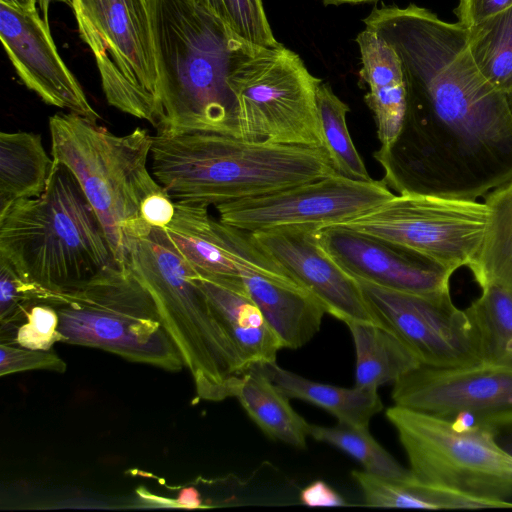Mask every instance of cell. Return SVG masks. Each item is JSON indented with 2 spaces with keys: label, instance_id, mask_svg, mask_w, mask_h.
I'll return each instance as SVG.
<instances>
[{
  "label": "cell",
  "instance_id": "36",
  "mask_svg": "<svg viewBox=\"0 0 512 512\" xmlns=\"http://www.w3.org/2000/svg\"><path fill=\"white\" fill-rule=\"evenodd\" d=\"M175 215V202L164 190L148 195L141 203L140 216L152 228L165 229Z\"/></svg>",
  "mask_w": 512,
  "mask_h": 512
},
{
  "label": "cell",
  "instance_id": "1",
  "mask_svg": "<svg viewBox=\"0 0 512 512\" xmlns=\"http://www.w3.org/2000/svg\"><path fill=\"white\" fill-rule=\"evenodd\" d=\"M384 182L413 192L477 200L512 181V110L483 78L445 74L407 88L401 132Z\"/></svg>",
  "mask_w": 512,
  "mask_h": 512
},
{
  "label": "cell",
  "instance_id": "7",
  "mask_svg": "<svg viewBox=\"0 0 512 512\" xmlns=\"http://www.w3.org/2000/svg\"><path fill=\"white\" fill-rule=\"evenodd\" d=\"M62 342L98 348L168 371L184 367L148 290L117 261L83 286L51 292Z\"/></svg>",
  "mask_w": 512,
  "mask_h": 512
},
{
  "label": "cell",
  "instance_id": "37",
  "mask_svg": "<svg viewBox=\"0 0 512 512\" xmlns=\"http://www.w3.org/2000/svg\"><path fill=\"white\" fill-rule=\"evenodd\" d=\"M510 6L512 0H459L455 12L458 23L469 28Z\"/></svg>",
  "mask_w": 512,
  "mask_h": 512
},
{
  "label": "cell",
  "instance_id": "13",
  "mask_svg": "<svg viewBox=\"0 0 512 512\" xmlns=\"http://www.w3.org/2000/svg\"><path fill=\"white\" fill-rule=\"evenodd\" d=\"M394 194L384 181H357L338 173L271 193L215 205L218 220L245 232L340 223L384 203Z\"/></svg>",
  "mask_w": 512,
  "mask_h": 512
},
{
  "label": "cell",
  "instance_id": "38",
  "mask_svg": "<svg viewBox=\"0 0 512 512\" xmlns=\"http://www.w3.org/2000/svg\"><path fill=\"white\" fill-rule=\"evenodd\" d=\"M300 502L307 506H344L345 500L323 480H315L300 491Z\"/></svg>",
  "mask_w": 512,
  "mask_h": 512
},
{
  "label": "cell",
  "instance_id": "9",
  "mask_svg": "<svg viewBox=\"0 0 512 512\" xmlns=\"http://www.w3.org/2000/svg\"><path fill=\"white\" fill-rule=\"evenodd\" d=\"M321 83L283 44L267 47L248 42L230 79L235 136L323 149L317 100Z\"/></svg>",
  "mask_w": 512,
  "mask_h": 512
},
{
  "label": "cell",
  "instance_id": "11",
  "mask_svg": "<svg viewBox=\"0 0 512 512\" xmlns=\"http://www.w3.org/2000/svg\"><path fill=\"white\" fill-rule=\"evenodd\" d=\"M488 220L485 202L405 192L332 225L389 241L453 274L477 257Z\"/></svg>",
  "mask_w": 512,
  "mask_h": 512
},
{
  "label": "cell",
  "instance_id": "28",
  "mask_svg": "<svg viewBox=\"0 0 512 512\" xmlns=\"http://www.w3.org/2000/svg\"><path fill=\"white\" fill-rule=\"evenodd\" d=\"M465 310L473 324L480 361L512 366V292L496 284Z\"/></svg>",
  "mask_w": 512,
  "mask_h": 512
},
{
  "label": "cell",
  "instance_id": "34",
  "mask_svg": "<svg viewBox=\"0 0 512 512\" xmlns=\"http://www.w3.org/2000/svg\"><path fill=\"white\" fill-rule=\"evenodd\" d=\"M58 324V313L53 307L46 304L33 305L26 321L16 332L14 344L29 349L50 350L54 343L62 342Z\"/></svg>",
  "mask_w": 512,
  "mask_h": 512
},
{
  "label": "cell",
  "instance_id": "18",
  "mask_svg": "<svg viewBox=\"0 0 512 512\" xmlns=\"http://www.w3.org/2000/svg\"><path fill=\"white\" fill-rule=\"evenodd\" d=\"M323 249L356 279L416 294L450 291L451 273L389 241L346 227L317 228Z\"/></svg>",
  "mask_w": 512,
  "mask_h": 512
},
{
  "label": "cell",
  "instance_id": "20",
  "mask_svg": "<svg viewBox=\"0 0 512 512\" xmlns=\"http://www.w3.org/2000/svg\"><path fill=\"white\" fill-rule=\"evenodd\" d=\"M195 272L237 351L243 372L275 362L283 345L241 277L221 279Z\"/></svg>",
  "mask_w": 512,
  "mask_h": 512
},
{
  "label": "cell",
  "instance_id": "32",
  "mask_svg": "<svg viewBox=\"0 0 512 512\" xmlns=\"http://www.w3.org/2000/svg\"><path fill=\"white\" fill-rule=\"evenodd\" d=\"M49 292L22 278L0 258L1 343H15L16 332L26 321L30 308L44 304Z\"/></svg>",
  "mask_w": 512,
  "mask_h": 512
},
{
  "label": "cell",
  "instance_id": "27",
  "mask_svg": "<svg viewBox=\"0 0 512 512\" xmlns=\"http://www.w3.org/2000/svg\"><path fill=\"white\" fill-rule=\"evenodd\" d=\"M489 220L483 245L468 267L477 284L512 292V181L484 197Z\"/></svg>",
  "mask_w": 512,
  "mask_h": 512
},
{
  "label": "cell",
  "instance_id": "5",
  "mask_svg": "<svg viewBox=\"0 0 512 512\" xmlns=\"http://www.w3.org/2000/svg\"><path fill=\"white\" fill-rule=\"evenodd\" d=\"M49 131L51 156L75 176L101 221L115 260L125 265L133 241L152 229L140 216L141 203L163 189L148 166L152 135L144 128L116 135L71 112L51 116Z\"/></svg>",
  "mask_w": 512,
  "mask_h": 512
},
{
  "label": "cell",
  "instance_id": "25",
  "mask_svg": "<svg viewBox=\"0 0 512 512\" xmlns=\"http://www.w3.org/2000/svg\"><path fill=\"white\" fill-rule=\"evenodd\" d=\"M355 347L356 387L378 390L394 384L421 363L393 333L374 322L346 323Z\"/></svg>",
  "mask_w": 512,
  "mask_h": 512
},
{
  "label": "cell",
  "instance_id": "21",
  "mask_svg": "<svg viewBox=\"0 0 512 512\" xmlns=\"http://www.w3.org/2000/svg\"><path fill=\"white\" fill-rule=\"evenodd\" d=\"M175 215L163 229L167 238L198 273L221 279L240 275L208 212V205L191 201H174Z\"/></svg>",
  "mask_w": 512,
  "mask_h": 512
},
{
  "label": "cell",
  "instance_id": "33",
  "mask_svg": "<svg viewBox=\"0 0 512 512\" xmlns=\"http://www.w3.org/2000/svg\"><path fill=\"white\" fill-rule=\"evenodd\" d=\"M229 29L253 44H279L270 27L262 0H196Z\"/></svg>",
  "mask_w": 512,
  "mask_h": 512
},
{
  "label": "cell",
  "instance_id": "8",
  "mask_svg": "<svg viewBox=\"0 0 512 512\" xmlns=\"http://www.w3.org/2000/svg\"><path fill=\"white\" fill-rule=\"evenodd\" d=\"M421 483L512 508V454L490 428H459L449 419L394 405L386 410Z\"/></svg>",
  "mask_w": 512,
  "mask_h": 512
},
{
  "label": "cell",
  "instance_id": "4",
  "mask_svg": "<svg viewBox=\"0 0 512 512\" xmlns=\"http://www.w3.org/2000/svg\"><path fill=\"white\" fill-rule=\"evenodd\" d=\"M0 258L50 292L75 290L116 262L79 182L55 161L42 194L0 215Z\"/></svg>",
  "mask_w": 512,
  "mask_h": 512
},
{
  "label": "cell",
  "instance_id": "42",
  "mask_svg": "<svg viewBox=\"0 0 512 512\" xmlns=\"http://www.w3.org/2000/svg\"><path fill=\"white\" fill-rule=\"evenodd\" d=\"M52 0H38V6L40 8V15L45 22L48 23V12Z\"/></svg>",
  "mask_w": 512,
  "mask_h": 512
},
{
  "label": "cell",
  "instance_id": "35",
  "mask_svg": "<svg viewBox=\"0 0 512 512\" xmlns=\"http://www.w3.org/2000/svg\"><path fill=\"white\" fill-rule=\"evenodd\" d=\"M0 376L28 370H50L63 373L66 363L50 350L29 349L13 344H0Z\"/></svg>",
  "mask_w": 512,
  "mask_h": 512
},
{
  "label": "cell",
  "instance_id": "30",
  "mask_svg": "<svg viewBox=\"0 0 512 512\" xmlns=\"http://www.w3.org/2000/svg\"><path fill=\"white\" fill-rule=\"evenodd\" d=\"M317 100L323 149L335 172L352 180H373L347 127L349 106L334 93L329 83L320 84Z\"/></svg>",
  "mask_w": 512,
  "mask_h": 512
},
{
  "label": "cell",
  "instance_id": "10",
  "mask_svg": "<svg viewBox=\"0 0 512 512\" xmlns=\"http://www.w3.org/2000/svg\"><path fill=\"white\" fill-rule=\"evenodd\" d=\"M78 32L96 61L107 102L160 122L161 92L148 0H71Z\"/></svg>",
  "mask_w": 512,
  "mask_h": 512
},
{
  "label": "cell",
  "instance_id": "39",
  "mask_svg": "<svg viewBox=\"0 0 512 512\" xmlns=\"http://www.w3.org/2000/svg\"><path fill=\"white\" fill-rule=\"evenodd\" d=\"M178 506L196 508L201 506L198 492L194 488L182 489L177 499Z\"/></svg>",
  "mask_w": 512,
  "mask_h": 512
},
{
  "label": "cell",
  "instance_id": "41",
  "mask_svg": "<svg viewBox=\"0 0 512 512\" xmlns=\"http://www.w3.org/2000/svg\"><path fill=\"white\" fill-rule=\"evenodd\" d=\"M324 5H362L376 3L379 0H321Z\"/></svg>",
  "mask_w": 512,
  "mask_h": 512
},
{
  "label": "cell",
  "instance_id": "29",
  "mask_svg": "<svg viewBox=\"0 0 512 512\" xmlns=\"http://www.w3.org/2000/svg\"><path fill=\"white\" fill-rule=\"evenodd\" d=\"M466 30L477 68L508 96L512 90V6Z\"/></svg>",
  "mask_w": 512,
  "mask_h": 512
},
{
  "label": "cell",
  "instance_id": "15",
  "mask_svg": "<svg viewBox=\"0 0 512 512\" xmlns=\"http://www.w3.org/2000/svg\"><path fill=\"white\" fill-rule=\"evenodd\" d=\"M215 225L247 291L283 348L308 343L326 314L320 301L260 249L248 232L219 220Z\"/></svg>",
  "mask_w": 512,
  "mask_h": 512
},
{
  "label": "cell",
  "instance_id": "40",
  "mask_svg": "<svg viewBox=\"0 0 512 512\" xmlns=\"http://www.w3.org/2000/svg\"><path fill=\"white\" fill-rule=\"evenodd\" d=\"M0 4L18 12L31 13L37 11L38 0H0Z\"/></svg>",
  "mask_w": 512,
  "mask_h": 512
},
{
  "label": "cell",
  "instance_id": "19",
  "mask_svg": "<svg viewBox=\"0 0 512 512\" xmlns=\"http://www.w3.org/2000/svg\"><path fill=\"white\" fill-rule=\"evenodd\" d=\"M361 59L360 80L368 87L364 101L371 110L381 148L375 159L389 153L403 127L407 89L400 58L375 31L364 28L356 37Z\"/></svg>",
  "mask_w": 512,
  "mask_h": 512
},
{
  "label": "cell",
  "instance_id": "3",
  "mask_svg": "<svg viewBox=\"0 0 512 512\" xmlns=\"http://www.w3.org/2000/svg\"><path fill=\"white\" fill-rule=\"evenodd\" d=\"M150 170L174 201L210 205L336 173L325 150L212 132L152 135Z\"/></svg>",
  "mask_w": 512,
  "mask_h": 512
},
{
  "label": "cell",
  "instance_id": "24",
  "mask_svg": "<svg viewBox=\"0 0 512 512\" xmlns=\"http://www.w3.org/2000/svg\"><path fill=\"white\" fill-rule=\"evenodd\" d=\"M54 164L40 134H0V215L14 203L43 193Z\"/></svg>",
  "mask_w": 512,
  "mask_h": 512
},
{
  "label": "cell",
  "instance_id": "23",
  "mask_svg": "<svg viewBox=\"0 0 512 512\" xmlns=\"http://www.w3.org/2000/svg\"><path fill=\"white\" fill-rule=\"evenodd\" d=\"M254 367L268 376L290 399L316 405L332 414L338 422L368 428L373 416L383 409L377 390L312 381L280 367L276 361Z\"/></svg>",
  "mask_w": 512,
  "mask_h": 512
},
{
  "label": "cell",
  "instance_id": "44",
  "mask_svg": "<svg viewBox=\"0 0 512 512\" xmlns=\"http://www.w3.org/2000/svg\"><path fill=\"white\" fill-rule=\"evenodd\" d=\"M508 101H509V104H510V107H511V110H512V90L510 91V93L508 94Z\"/></svg>",
  "mask_w": 512,
  "mask_h": 512
},
{
  "label": "cell",
  "instance_id": "14",
  "mask_svg": "<svg viewBox=\"0 0 512 512\" xmlns=\"http://www.w3.org/2000/svg\"><path fill=\"white\" fill-rule=\"evenodd\" d=\"M395 405L447 419L466 414L498 435H512V366L485 361L419 366L393 384Z\"/></svg>",
  "mask_w": 512,
  "mask_h": 512
},
{
  "label": "cell",
  "instance_id": "31",
  "mask_svg": "<svg viewBox=\"0 0 512 512\" xmlns=\"http://www.w3.org/2000/svg\"><path fill=\"white\" fill-rule=\"evenodd\" d=\"M309 436L348 454L369 473L396 479L413 475L374 439L368 428L342 422L332 427L309 424Z\"/></svg>",
  "mask_w": 512,
  "mask_h": 512
},
{
  "label": "cell",
  "instance_id": "16",
  "mask_svg": "<svg viewBox=\"0 0 512 512\" xmlns=\"http://www.w3.org/2000/svg\"><path fill=\"white\" fill-rule=\"evenodd\" d=\"M318 227L285 226L248 233L260 249L320 301L326 313L345 324L374 322L357 279L320 245Z\"/></svg>",
  "mask_w": 512,
  "mask_h": 512
},
{
  "label": "cell",
  "instance_id": "6",
  "mask_svg": "<svg viewBox=\"0 0 512 512\" xmlns=\"http://www.w3.org/2000/svg\"><path fill=\"white\" fill-rule=\"evenodd\" d=\"M152 296L165 329L190 372L198 398L233 397L243 374L237 351L195 270L163 229L133 241L126 264Z\"/></svg>",
  "mask_w": 512,
  "mask_h": 512
},
{
  "label": "cell",
  "instance_id": "43",
  "mask_svg": "<svg viewBox=\"0 0 512 512\" xmlns=\"http://www.w3.org/2000/svg\"><path fill=\"white\" fill-rule=\"evenodd\" d=\"M500 443L512 454V435H499L498 436Z\"/></svg>",
  "mask_w": 512,
  "mask_h": 512
},
{
  "label": "cell",
  "instance_id": "12",
  "mask_svg": "<svg viewBox=\"0 0 512 512\" xmlns=\"http://www.w3.org/2000/svg\"><path fill=\"white\" fill-rule=\"evenodd\" d=\"M357 281L374 322L402 341L421 365L445 369L480 361L473 324L450 291L424 295Z\"/></svg>",
  "mask_w": 512,
  "mask_h": 512
},
{
  "label": "cell",
  "instance_id": "2",
  "mask_svg": "<svg viewBox=\"0 0 512 512\" xmlns=\"http://www.w3.org/2000/svg\"><path fill=\"white\" fill-rule=\"evenodd\" d=\"M160 79V134L235 136L234 68L248 41L196 0H148Z\"/></svg>",
  "mask_w": 512,
  "mask_h": 512
},
{
  "label": "cell",
  "instance_id": "17",
  "mask_svg": "<svg viewBox=\"0 0 512 512\" xmlns=\"http://www.w3.org/2000/svg\"><path fill=\"white\" fill-rule=\"evenodd\" d=\"M0 38L19 78L46 104L94 121L100 118L38 11L23 13L0 4Z\"/></svg>",
  "mask_w": 512,
  "mask_h": 512
},
{
  "label": "cell",
  "instance_id": "26",
  "mask_svg": "<svg viewBox=\"0 0 512 512\" xmlns=\"http://www.w3.org/2000/svg\"><path fill=\"white\" fill-rule=\"evenodd\" d=\"M351 475L368 506L431 510L493 508L485 501L423 484L414 475L396 479L365 470H353Z\"/></svg>",
  "mask_w": 512,
  "mask_h": 512
},
{
  "label": "cell",
  "instance_id": "22",
  "mask_svg": "<svg viewBox=\"0 0 512 512\" xmlns=\"http://www.w3.org/2000/svg\"><path fill=\"white\" fill-rule=\"evenodd\" d=\"M233 397L266 436L296 448L306 447L309 423L292 408L290 398L257 367L239 376Z\"/></svg>",
  "mask_w": 512,
  "mask_h": 512
}]
</instances>
